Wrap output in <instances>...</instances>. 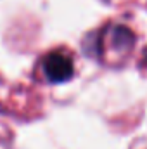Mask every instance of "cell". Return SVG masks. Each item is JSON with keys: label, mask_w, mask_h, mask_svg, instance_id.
I'll list each match as a JSON object with an SVG mask.
<instances>
[{"label": "cell", "mask_w": 147, "mask_h": 149, "mask_svg": "<svg viewBox=\"0 0 147 149\" xmlns=\"http://www.w3.org/2000/svg\"><path fill=\"white\" fill-rule=\"evenodd\" d=\"M144 66H147V49L144 50Z\"/></svg>", "instance_id": "3"}, {"label": "cell", "mask_w": 147, "mask_h": 149, "mask_svg": "<svg viewBox=\"0 0 147 149\" xmlns=\"http://www.w3.org/2000/svg\"><path fill=\"white\" fill-rule=\"evenodd\" d=\"M43 73L54 83L68 81L74 73L73 59L64 52H50L43 59Z\"/></svg>", "instance_id": "2"}, {"label": "cell", "mask_w": 147, "mask_h": 149, "mask_svg": "<svg viewBox=\"0 0 147 149\" xmlns=\"http://www.w3.org/2000/svg\"><path fill=\"white\" fill-rule=\"evenodd\" d=\"M135 43V35L130 28L121 26V24H112L106 28L101 35L99 45H101V54L118 56V57H126Z\"/></svg>", "instance_id": "1"}]
</instances>
